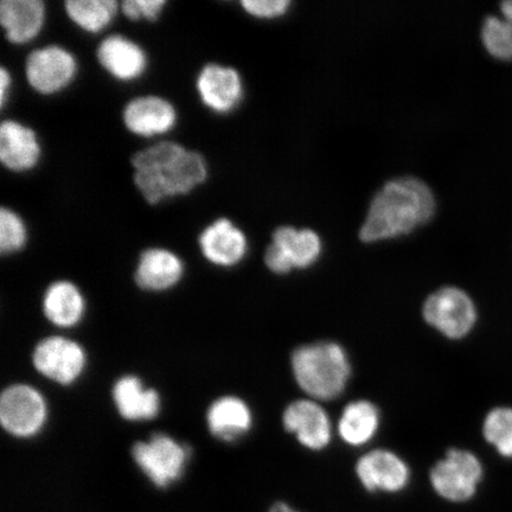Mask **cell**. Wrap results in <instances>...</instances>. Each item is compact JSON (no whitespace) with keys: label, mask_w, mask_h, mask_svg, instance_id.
<instances>
[{"label":"cell","mask_w":512,"mask_h":512,"mask_svg":"<svg viewBox=\"0 0 512 512\" xmlns=\"http://www.w3.org/2000/svg\"><path fill=\"white\" fill-rule=\"evenodd\" d=\"M134 184L151 206L169 197L188 195L206 181V160L177 143L147 147L132 158Z\"/></svg>","instance_id":"cell-1"},{"label":"cell","mask_w":512,"mask_h":512,"mask_svg":"<svg viewBox=\"0 0 512 512\" xmlns=\"http://www.w3.org/2000/svg\"><path fill=\"white\" fill-rule=\"evenodd\" d=\"M435 200L420 179L405 177L389 182L377 192L361 229L363 242L399 238L430 221Z\"/></svg>","instance_id":"cell-2"},{"label":"cell","mask_w":512,"mask_h":512,"mask_svg":"<svg viewBox=\"0 0 512 512\" xmlns=\"http://www.w3.org/2000/svg\"><path fill=\"white\" fill-rule=\"evenodd\" d=\"M291 366L298 386L312 400L337 399L351 376L347 351L335 342L302 345L293 351Z\"/></svg>","instance_id":"cell-3"},{"label":"cell","mask_w":512,"mask_h":512,"mask_svg":"<svg viewBox=\"0 0 512 512\" xmlns=\"http://www.w3.org/2000/svg\"><path fill=\"white\" fill-rule=\"evenodd\" d=\"M190 456L187 445L165 433L152 434L149 440L132 446L134 463L158 489H168L181 480Z\"/></svg>","instance_id":"cell-4"},{"label":"cell","mask_w":512,"mask_h":512,"mask_svg":"<svg viewBox=\"0 0 512 512\" xmlns=\"http://www.w3.org/2000/svg\"><path fill=\"white\" fill-rule=\"evenodd\" d=\"M49 406L44 395L27 383L6 387L0 396V424L17 439L37 437L46 428Z\"/></svg>","instance_id":"cell-5"},{"label":"cell","mask_w":512,"mask_h":512,"mask_svg":"<svg viewBox=\"0 0 512 512\" xmlns=\"http://www.w3.org/2000/svg\"><path fill=\"white\" fill-rule=\"evenodd\" d=\"M484 476L476 454L451 448L444 459L433 466L430 480L435 494L452 503H465L477 494Z\"/></svg>","instance_id":"cell-6"},{"label":"cell","mask_w":512,"mask_h":512,"mask_svg":"<svg viewBox=\"0 0 512 512\" xmlns=\"http://www.w3.org/2000/svg\"><path fill=\"white\" fill-rule=\"evenodd\" d=\"M38 374L62 387L73 386L87 369V352L74 339L50 336L36 344L31 356Z\"/></svg>","instance_id":"cell-7"},{"label":"cell","mask_w":512,"mask_h":512,"mask_svg":"<svg viewBox=\"0 0 512 512\" xmlns=\"http://www.w3.org/2000/svg\"><path fill=\"white\" fill-rule=\"evenodd\" d=\"M426 323L450 339L469 335L477 322V310L469 294L458 287H443L422 307Z\"/></svg>","instance_id":"cell-8"},{"label":"cell","mask_w":512,"mask_h":512,"mask_svg":"<svg viewBox=\"0 0 512 512\" xmlns=\"http://www.w3.org/2000/svg\"><path fill=\"white\" fill-rule=\"evenodd\" d=\"M78 70L68 50L50 46L32 51L25 62V76L37 93L51 95L70 85Z\"/></svg>","instance_id":"cell-9"},{"label":"cell","mask_w":512,"mask_h":512,"mask_svg":"<svg viewBox=\"0 0 512 512\" xmlns=\"http://www.w3.org/2000/svg\"><path fill=\"white\" fill-rule=\"evenodd\" d=\"M356 476L363 488L381 494H399L411 482V470L398 454L374 450L358 459Z\"/></svg>","instance_id":"cell-10"},{"label":"cell","mask_w":512,"mask_h":512,"mask_svg":"<svg viewBox=\"0 0 512 512\" xmlns=\"http://www.w3.org/2000/svg\"><path fill=\"white\" fill-rule=\"evenodd\" d=\"M288 433L311 451H322L331 443L332 426L328 413L312 399L297 400L288 405L283 415Z\"/></svg>","instance_id":"cell-11"},{"label":"cell","mask_w":512,"mask_h":512,"mask_svg":"<svg viewBox=\"0 0 512 512\" xmlns=\"http://www.w3.org/2000/svg\"><path fill=\"white\" fill-rule=\"evenodd\" d=\"M198 243L204 258L220 267L239 265L248 252L246 235L228 219L211 223L201 233Z\"/></svg>","instance_id":"cell-12"},{"label":"cell","mask_w":512,"mask_h":512,"mask_svg":"<svg viewBox=\"0 0 512 512\" xmlns=\"http://www.w3.org/2000/svg\"><path fill=\"white\" fill-rule=\"evenodd\" d=\"M196 86L203 104L216 113L232 112L242 99L239 73L220 64H207L198 75Z\"/></svg>","instance_id":"cell-13"},{"label":"cell","mask_w":512,"mask_h":512,"mask_svg":"<svg viewBox=\"0 0 512 512\" xmlns=\"http://www.w3.org/2000/svg\"><path fill=\"white\" fill-rule=\"evenodd\" d=\"M112 399L118 414L126 421L156 419L162 411V398L156 389L147 388L136 375H124L114 382Z\"/></svg>","instance_id":"cell-14"},{"label":"cell","mask_w":512,"mask_h":512,"mask_svg":"<svg viewBox=\"0 0 512 512\" xmlns=\"http://www.w3.org/2000/svg\"><path fill=\"white\" fill-rule=\"evenodd\" d=\"M208 431L223 443H234L245 437L253 427V413L245 400L224 395L210 403L207 415Z\"/></svg>","instance_id":"cell-15"},{"label":"cell","mask_w":512,"mask_h":512,"mask_svg":"<svg viewBox=\"0 0 512 512\" xmlns=\"http://www.w3.org/2000/svg\"><path fill=\"white\" fill-rule=\"evenodd\" d=\"M177 113L171 102L159 96H142L128 102L124 111L127 130L140 137H153L174 128Z\"/></svg>","instance_id":"cell-16"},{"label":"cell","mask_w":512,"mask_h":512,"mask_svg":"<svg viewBox=\"0 0 512 512\" xmlns=\"http://www.w3.org/2000/svg\"><path fill=\"white\" fill-rule=\"evenodd\" d=\"M184 264L175 253L164 248H150L140 255L134 281L146 292H165L179 283Z\"/></svg>","instance_id":"cell-17"},{"label":"cell","mask_w":512,"mask_h":512,"mask_svg":"<svg viewBox=\"0 0 512 512\" xmlns=\"http://www.w3.org/2000/svg\"><path fill=\"white\" fill-rule=\"evenodd\" d=\"M42 311L56 328L73 329L86 316V298L72 281L57 280L43 294Z\"/></svg>","instance_id":"cell-18"},{"label":"cell","mask_w":512,"mask_h":512,"mask_svg":"<svg viewBox=\"0 0 512 512\" xmlns=\"http://www.w3.org/2000/svg\"><path fill=\"white\" fill-rule=\"evenodd\" d=\"M101 67L120 81H133L145 73L147 57L138 44L119 35L105 38L98 48Z\"/></svg>","instance_id":"cell-19"},{"label":"cell","mask_w":512,"mask_h":512,"mask_svg":"<svg viewBox=\"0 0 512 512\" xmlns=\"http://www.w3.org/2000/svg\"><path fill=\"white\" fill-rule=\"evenodd\" d=\"M41 146L31 128L14 120L3 121L0 126V160L6 169L28 171L38 163Z\"/></svg>","instance_id":"cell-20"},{"label":"cell","mask_w":512,"mask_h":512,"mask_svg":"<svg viewBox=\"0 0 512 512\" xmlns=\"http://www.w3.org/2000/svg\"><path fill=\"white\" fill-rule=\"evenodd\" d=\"M46 21V5L41 0H3L0 24L8 41L28 43L40 34Z\"/></svg>","instance_id":"cell-21"},{"label":"cell","mask_w":512,"mask_h":512,"mask_svg":"<svg viewBox=\"0 0 512 512\" xmlns=\"http://www.w3.org/2000/svg\"><path fill=\"white\" fill-rule=\"evenodd\" d=\"M380 425L379 408L373 402L358 400L344 408L338 421V433L345 444L360 447L374 439Z\"/></svg>","instance_id":"cell-22"},{"label":"cell","mask_w":512,"mask_h":512,"mask_svg":"<svg viewBox=\"0 0 512 512\" xmlns=\"http://www.w3.org/2000/svg\"><path fill=\"white\" fill-rule=\"evenodd\" d=\"M272 243L283 252L293 268L302 270L315 265L322 254V241L310 229L281 227L275 230Z\"/></svg>","instance_id":"cell-23"},{"label":"cell","mask_w":512,"mask_h":512,"mask_svg":"<svg viewBox=\"0 0 512 512\" xmlns=\"http://www.w3.org/2000/svg\"><path fill=\"white\" fill-rule=\"evenodd\" d=\"M118 3L114 0H68L66 12L81 29L100 32L110 25L117 15Z\"/></svg>","instance_id":"cell-24"},{"label":"cell","mask_w":512,"mask_h":512,"mask_svg":"<svg viewBox=\"0 0 512 512\" xmlns=\"http://www.w3.org/2000/svg\"><path fill=\"white\" fill-rule=\"evenodd\" d=\"M502 17L485 19L482 38L490 55L503 61H512V0L501 5Z\"/></svg>","instance_id":"cell-25"},{"label":"cell","mask_w":512,"mask_h":512,"mask_svg":"<svg viewBox=\"0 0 512 512\" xmlns=\"http://www.w3.org/2000/svg\"><path fill=\"white\" fill-rule=\"evenodd\" d=\"M483 433L502 457L512 458V408L491 411L485 418Z\"/></svg>","instance_id":"cell-26"},{"label":"cell","mask_w":512,"mask_h":512,"mask_svg":"<svg viewBox=\"0 0 512 512\" xmlns=\"http://www.w3.org/2000/svg\"><path fill=\"white\" fill-rule=\"evenodd\" d=\"M28 232L21 217L8 208L0 210V252L14 254L27 245Z\"/></svg>","instance_id":"cell-27"},{"label":"cell","mask_w":512,"mask_h":512,"mask_svg":"<svg viewBox=\"0 0 512 512\" xmlns=\"http://www.w3.org/2000/svg\"><path fill=\"white\" fill-rule=\"evenodd\" d=\"M166 5L165 0H125L121 4L124 15L131 21H156Z\"/></svg>","instance_id":"cell-28"},{"label":"cell","mask_w":512,"mask_h":512,"mask_svg":"<svg viewBox=\"0 0 512 512\" xmlns=\"http://www.w3.org/2000/svg\"><path fill=\"white\" fill-rule=\"evenodd\" d=\"M243 9L259 18H274L284 15L291 5L288 0H243Z\"/></svg>","instance_id":"cell-29"},{"label":"cell","mask_w":512,"mask_h":512,"mask_svg":"<svg viewBox=\"0 0 512 512\" xmlns=\"http://www.w3.org/2000/svg\"><path fill=\"white\" fill-rule=\"evenodd\" d=\"M11 87V76L4 67L0 69V104L5 105Z\"/></svg>","instance_id":"cell-30"},{"label":"cell","mask_w":512,"mask_h":512,"mask_svg":"<svg viewBox=\"0 0 512 512\" xmlns=\"http://www.w3.org/2000/svg\"><path fill=\"white\" fill-rule=\"evenodd\" d=\"M268 512H300L284 502H278L272 505V508Z\"/></svg>","instance_id":"cell-31"}]
</instances>
